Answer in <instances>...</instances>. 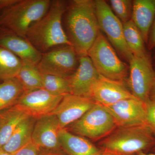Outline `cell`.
<instances>
[{"instance_id": "obj_26", "label": "cell", "mask_w": 155, "mask_h": 155, "mask_svg": "<svg viewBox=\"0 0 155 155\" xmlns=\"http://www.w3.org/2000/svg\"><path fill=\"white\" fill-rule=\"evenodd\" d=\"M109 2L112 11L123 24L131 20L133 1L110 0Z\"/></svg>"}, {"instance_id": "obj_39", "label": "cell", "mask_w": 155, "mask_h": 155, "mask_svg": "<svg viewBox=\"0 0 155 155\" xmlns=\"http://www.w3.org/2000/svg\"><path fill=\"white\" fill-rule=\"evenodd\" d=\"M1 12V11H0V12Z\"/></svg>"}, {"instance_id": "obj_14", "label": "cell", "mask_w": 155, "mask_h": 155, "mask_svg": "<svg viewBox=\"0 0 155 155\" xmlns=\"http://www.w3.org/2000/svg\"><path fill=\"white\" fill-rule=\"evenodd\" d=\"M61 129L57 117L52 114L37 119L35 123L31 140L40 150H62L59 140Z\"/></svg>"}, {"instance_id": "obj_7", "label": "cell", "mask_w": 155, "mask_h": 155, "mask_svg": "<svg viewBox=\"0 0 155 155\" xmlns=\"http://www.w3.org/2000/svg\"><path fill=\"white\" fill-rule=\"evenodd\" d=\"M79 57L72 45L61 46L42 54L37 65L41 73L69 78L76 71Z\"/></svg>"}, {"instance_id": "obj_15", "label": "cell", "mask_w": 155, "mask_h": 155, "mask_svg": "<svg viewBox=\"0 0 155 155\" xmlns=\"http://www.w3.org/2000/svg\"><path fill=\"white\" fill-rule=\"evenodd\" d=\"M0 47L8 50L24 63L37 65L42 54L27 39L0 28Z\"/></svg>"}, {"instance_id": "obj_11", "label": "cell", "mask_w": 155, "mask_h": 155, "mask_svg": "<svg viewBox=\"0 0 155 155\" xmlns=\"http://www.w3.org/2000/svg\"><path fill=\"white\" fill-rule=\"evenodd\" d=\"M104 107L113 116L117 127L146 125V103L136 98L125 99Z\"/></svg>"}, {"instance_id": "obj_10", "label": "cell", "mask_w": 155, "mask_h": 155, "mask_svg": "<svg viewBox=\"0 0 155 155\" xmlns=\"http://www.w3.org/2000/svg\"><path fill=\"white\" fill-rule=\"evenodd\" d=\"M64 95L52 94L44 88L25 91L15 106L35 119L50 115Z\"/></svg>"}, {"instance_id": "obj_3", "label": "cell", "mask_w": 155, "mask_h": 155, "mask_svg": "<svg viewBox=\"0 0 155 155\" xmlns=\"http://www.w3.org/2000/svg\"><path fill=\"white\" fill-rule=\"evenodd\" d=\"M50 0H19L0 12V28L25 38L28 28L46 14Z\"/></svg>"}, {"instance_id": "obj_38", "label": "cell", "mask_w": 155, "mask_h": 155, "mask_svg": "<svg viewBox=\"0 0 155 155\" xmlns=\"http://www.w3.org/2000/svg\"><path fill=\"white\" fill-rule=\"evenodd\" d=\"M129 155H137L136 154V155L134 154Z\"/></svg>"}, {"instance_id": "obj_13", "label": "cell", "mask_w": 155, "mask_h": 155, "mask_svg": "<svg viewBox=\"0 0 155 155\" xmlns=\"http://www.w3.org/2000/svg\"><path fill=\"white\" fill-rule=\"evenodd\" d=\"M95 104L91 98L67 94L51 114L57 117L63 129L80 119Z\"/></svg>"}, {"instance_id": "obj_29", "label": "cell", "mask_w": 155, "mask_h": 155, "mask_svg": "<svg viewBox=\"0 0 155 155\" xmlns=\"http://www.w3.org/2000/svg\"><path fill=\"white\" fill-rule=\"evenodd\" d=\"M147 45L150 51L155 48V19L150 30Z\"/></svg>"}, {"instance_id": "obj_34", "label": "cell", "mask_w": 155, "mask_h": 155, "mask_svg": "<svg viewBox=\"0 0 155 155\" xmlns=\"http://www.w3.org/2000/svg\"><path fill=\"white\" fill-rule=\"evenodd\" d=\"M136 154L137 155H155V154L153 153H148L142 151L139 152L137 153Z\"/></svg>"}, {"instance_id": "obj_36", "label": "cell", "mask_w": 155, "mask_h": 155, "mask_svg": "<svg viewBox=\"0 0 155 155\" xmlns=\"http://www.w3.org/2000/svg\"><path fill=\"white\" fill-rule=\"evenodd\" d=\"M152 61L153 66L155 70V54L153 57V59H152Z\"/></svg>"}, {"instance_id": "obj_24", "label": "cell", "mask_w": 155, "mask_h": 155, "mask_svg": "<svg viewBox=\"0 0 155 155\" xmlns=\"http://www.w3.org/2000/svg\"><path fill=\"white\" fill-rule=\"evenodd\" d=\"M23 62L8 50L0 47V80L14 78L22 68Z\"/></svg>"}, {"instance_id": "obj_22", "label": "cell", "mask_w": 155, "mask_h": 155, "mask_svg": "<svg viewBox=\"0 0 155 155\" xmlns=\"http://www.w3.org/2000/svg\"><path fill=\"white\" fill-rule=\"evenodd\" d=\"M123 29L125 42L132 55L136 57L147 55L142 35L132 20L123 23Z\"/></svg>"}, {"instance_id": "obj_2", "label": "cell", "mask_w": 155, "mask_h": 155, "mask_svg": "<svg viewBox=\"0 0 155 155\" xmlns=\"http://www.w3.org/2000/svg\"><path fill=\"white\" fill-rule=\"evenodd\" d=\"M67 4L66 1H51L46 14L28 28L25 38L41 54L61 46H72L62 23Z\"/></svg>"}, {"instance_id": "obj_31", "label": "cell", "mask_w": 155, "mask_h": 155, "mask_svg": "<svg viewBox=\"0 0 155 155\" xmlns=\"http://www.w3.org/2000/svg\"><path fill=\"white\" fill-rule=\"evenodd\" d=\"M39 155H65L63 151H54L40 150Z\"/></svg>"}, {"instance_id": "obj_23", "label": "cell", "mask_w": 155, "mask_h": 155, "mask_svg": "<svg viewBox=\"0 0 155 155\" xmlns=\"http://www.w3.org/2000/svg\"><path fill=\"white\" fill-rule=\"evenodd\" d=\"M15 78L22 84L24 92L43 88L41 74L36 65L23 63Z\"/></svg>"}, {"instance_id": "obj_21", "label": "cell", "mask_w": 155, "mask_h": 155, "mask_svg": "<svg viewBox=\"0 0 155 155\" xmlns=\"http://www.w3.org/2000/svg\"><path fill=\"white\" fill-rule=\"evenodd\" d=\"M24 92L22 84L16 78L0 83V113L16 104Z\"/></svg>"}, {"instance_id": "obj_5", "label": "cell", "mask_w": 155, "mask_h": 155, "mask_svg": "<svg viewBox=\"0 0 155 155\" xmlns=\"http://www.w3.org/2000/svg\"><path fill=\"white\" fill-rule=\"evenodd\" d=\"M87 56L99 74L104 77L124 81L129 72V66L119 58L105 37L101 32L91 47Z\"/></svg>"}, {"instance_id": "obj_17", "label": "cell", "mask_w": 155, "mask_h": 155, "mask_svg": "<svg viewBox=\"0 0 155 155\" xmlns=\"http://www.w3.org/2000/svg\"><path fill=\"white\" fill-rule=\"evenodd\" d=\"M59 140L65 155H101L104 150L87 139L71 133L66 128L60 130Z\"/></svg>"}, {"instance_id": "obj_25", "label": "cell", "mask_w": 155, "mask_h": 155, "mask_svg": "<svg viewBox=\"0 0 155 155\" xmlns=\"http://www.w3.org/2000/svg\"><path fill=\"white\" fill-rule=\"evenodd\" d=\"M43 88L52 94L64 95L70 93L68 78L41 73Z\"/></svg>"}, {"instance_id": "obj_16", "label": "cell", "mask_w": 155, "mask_h": 155, "mask_svg": "<svg viewBox=\"0 0 155 155\" xmlns=\"http://www.w3.org/2000/svg\"><path fill=\"white\" fill-rule=\"evenodd\" d=\"M99 75L88 56L79 57L76 71L68 78L70 94L90 97L92 85Z\"/></svg>"}, {"instance_id": "obj_32", "label": "cell", "mask_w": 155, "mask_h": 155, "mask_svg": "<svg viewBox=\"0 0 155 155\" xmlns=\"http://www.w3.org/2000/svg\"><path fill=\"white\" fill-rule=\"evenodd\" d=\"M101 155H122L116 152L110 150L104 149Z\"/></svg>"}, {"instance_id": "obj_9", "label": "cell", "mask_w": 155, "mask_h": 155, "mask_svg": "<svg viewBox=\"0 0 155 155\" xmlns=\"http://www.w3.org/2000/svg\"><path fill=\"white\" fill-rule=\"evenodd\" d=\"M94 3L100 30L104 32L119 55L129 62L133 55L125 42L123 23L106 1L97 0Z\"/></svg>"}, {"instance_id": "obj_1", "label": "cell", "mask_w": 155, "mask_h": 155, "mask_svg": "<svg viewBox=\"0 0 155 155\" xmlns=\"http://www.w3.org/2000/svg\"><path fill=\"white\" fill-rule=\"evenodd\" d=\"M62 23L78 57L87 55L89 50L100 32L94 1L67 2Z\"/></svg>"}, {"instance_id": "obj_27", "label": "cell", "mask_w": 155, "mask_h": 155, "mask_svg": "<svg viewBox=\"0 0 155 155\" xmlns=\"http://www.w3.org/2000/svg\"><path fill=\"white\" fill-rule=\"evenodd\" d=\"M145 103L147 112L146 125L155 137V100L150 98Z\"/></svg>"}, {"instance_id": "obj_35", "label": "cell", "mask_w": 155, "mask_h": 155, "mask_svg": "<svg viewBox=\"0 0 155 155\" xmlns=\"http://www.w3.org/2000/svg\"><path fill=\"white\" fill-rule=\"evenodd\" d=\"M0 155H13L5 151L2 148H0Z\"/></svg>"}, {"instance_id": "obj_37", "label": "cell", "mask_w": 155, "mask_h": 155, "mask_svg": "<svg viewBox=\"0 0 155 155\" xmlns=\"http://www.w3.org/2000/svg\"><path fill=\"white\" fill-rule=\"evenodd\" d=\"M151 150L153 152V153H155V146Z\"/></svg>"}, {"instance_id": "obj_20", "label": "cell", "mask_w": 155, "mask_h": 155, "mask_svg": "<svg viewBox=\"0 0 155 155\" xmlns=\"http://www.w3.org/2000/svg\"><path fill=\"white\" fill-rule=\"evenodd\" d=\"M29 117L15 105L0 113V148L6 144L20 123Z\"/></svg>"}, {"instance_id": "obj_18", "label": "cell", "mask_w": 155, "mask_h": 155, "mask_svg": "<svg viewBox=\"0 0 155 155\" xmlns=\"http://www.w3.org/2000/svg\"><path fill=\"white\" fill-rule=\"evenodd\" d=\"M155 19V0L133 1L131 20L147 43L150 30Z\"/></svg>"}, {"instance_id": "obj_12", "label": "cell", "mask_w": 155, "mask_h": 155, "mask_svg": "<svg viewBox=\"0 0 155 155\" xmlns=\"http://www.w3.org/2000/svg\"><path fill=\"white\" fill-rule=\"evenodd\" d=\"M89 97L95 102L104 107L121 100L135 97L124 81L112 80L100 75L92 85Z\"/></svg>"}, {"instance_id": "obj_30", "label": "cell", "mask_w": 155, "mask_h": 155, "mask_svg": "<svg viewBox=\"0 0 155 155\" xmlns=\"http://www.w3.org/2000/svg\"><path fill=\"white\" fill-rule=\"evenodd\" d=\"M19 0H0V11L11 7L16 4Z\"/></svg>"}, {"instance_id": "obj_19", "label": "cell", "mask_w": 155, "mask_h": 155, "mask_svg": "<svg viewBox=\"0 0 155 155\" xmlns=\"http://www.w3.org/2000/svg\"><path fill=\"white\" fill-rule=\"evenodd\" d=\"M36 119L29 117L20 123L8 140L2 148L5 151L14 154L31 141L32 132Z\"/></svg>"}, {"instance_id": "obj_6", "label": "cell", "mask_w": 155, "mask_h": 155, "mask_svg": "<svg viewBox=\"0 0 155 155\" xmlns=\"http://www.w3.org/2000/svg\"><path fill=\"white\" fill-rule=\"evenodd\" d=\"M117 127L105 107L96 103L80 119L65 128L76 135L98 140L107 137Z\"/></svg>"}, {"instance_id": "obj_33", "label": "cell", "mask_w": 155, "mask_h": 155, "mask_svg": "<svg viewBox=\"0 0 155 155\" xmlns=\"http://www.w3.org/2000/svg\"><path fill=\"white\" fill-rule=\"evenodd\" d=\"M150 98L155 100V84L151 91Z\"/></svg>"}, {"instance_id": "obj_28", "label": "cell", "mask_w": 155, "mask_h": 155, "mask_svg": "<svg viewBox=\"0 0 155 155\" xmlns=\"http://www.w3.org/2000/svg\"><path fill=\"white\" fill-rule=\"evenodd\" d=\"M40 150L31 140L13 155H39Z\"/></svg>"}, {"instance_id": "obj_4", "label": "cell", "mask_w": 155, "mask_h": 155, "mask_svg": "<svg viewBox=\"0 0 155 155\" xmlns=\"http://www.w3.org/2000/svg\"><path fill=\"white\" fill-rule=\"evenodd\" d=\"M104 149L122 155L146 152L155 146V137L146 125L117 127L101 143Z\"/></svg>"}, {"instance_id": "obj_8", "label": "cell", "mask_w": 155, "mask_h": 155, "mask_svg": "<svg viewBox=\"0 0 155 155\" xmlns=\"http://www.w3.org/2000/svg\"><path fill=\"white\" fill-rule=\"evenodd\" d=\"M128 87L134 96L146 103L155 84V70L149 55L143 57L132 56L128 62Z\"/></svg>"}]
</instances>
